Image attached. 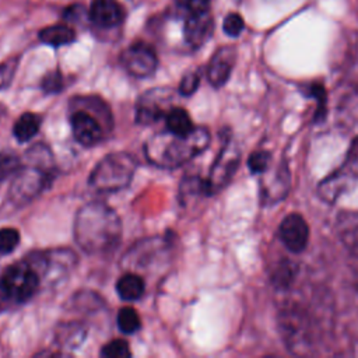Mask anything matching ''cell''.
Segmentation results:
<instances>
[{
	"instance_id": "ffe728a7",
	"label": "cell",
	"mask_w": 358,
	"mask_h": 358,
	"mask_svg": "<svg viewBox=\"0 0 358 358\" xmlns=\"http://www.w3.org/2000/svg\"><path fill=\"white\" fill-rule=\"evenodd\" d=\"M38 36H39L41 42L57 48V46L71 43L76 39V32H74V29H71L67 25L56 24V25L45 27L43 29H41Z\"/></svg>"
},
{
	"instance_id": "d6986e66",
	"label": "cell",
	"mask_w": 358,
	"mask_h": 358,
	"mask_svg": "<svg viewBox=\"0 0 358 358\" xmlns=\"http://www.w3.org/2000/svg\"><path fill=\"white\" fill-rule=\"evenodd\" d=\"M144 291H145V282L136 273H126L116 282V292L123 301H127V302L140 299Z\"/></svg>"
},
{
	"instance_id": "8fae6325",
	"label": "cell",
	"mask_w": 358,
	"mask_h": 358,
	"mask_svg": "<svg viewBox=\"0 0 358 358\" xmlns=\"http://www.w3.org/2000/svg\"><path fill=\"white\" fill-rule=\"evenodd\" d=\"M171 99V94L165 88H155L138 98L136 108V122L141 124H151L165 117L168 103Z\"/></svg>"
},
{
	"instance_id": "1f68e13d",
	"label": "cell",
	"mask_w": 358,
	"mask_h": 358,
	"mask_svg": "<svg viewBox=\"0 0 358 358\" xmlns=\"http://www.w3.org/2000/svg\"><path fill=\"white\" fill-rule=\"evenodd\" d=\"M17 66H18L17 57H13V59H8V60L0 63V90L10 85V83L13 81V77L15 74Z\"/></svg>"
},
{
	"instance_id": "30bf717a",
	"label": "cell",
	"mask_w": 358,
	"mask_h": 358,
	"mask_svg": "<svg viewBox=\"0 0 358 358\" xmlns=\"http://www.w3.org/2000/svg\"><path fill=\"white\" fill-rule=\"evenodd\" d=\"M291 175L285 162L278 164L273 171L267 168L260 180V199L264 204L281 201L289 192Z\"/></svg>"
},
{
	"instance_id": "7402d4cb",
	"label": "cell",
	"mask_w": 358,
	"mask_h": 358,
	"mask_svg": "<svg viewBox=\"0 0 358 358\" xmlns=\"http://www.w3.org/2000/svg\"><path fill=\"white\" fill-rule=\"evenodd\" d=\"M165 122L166 130L178 136H186L196 127L183 108H171L165 115Z\"/></svg>"
},
{
	"instance_id": "4316f807",
	"label": "cell",
	"mask_w": 358,
	"mask_h": 358,
	"mask_svg": "<svg viewBox=\"0 0 358 358\" xmlns=\"http://www.w3.org/2000/svg\"><path fill=\"white\" fill-rule=\"evenodd\" d=\"M21 168L20 158L8 151L0 152V182L11 175H15Z\"/></svg>"
},
{
	"instance_id": "f1b7e54d",
	"label": "cell",
	"mask_w": 358,
	"mask_h": 358,
	"mask_svg": "<svg viewBox=\"0 0 358 358\" xmlns=\"http://www.w3.org/2000/svg\"><path fill=\"white\" fill-rule=\"evenodd\" d=\"M63 85H64V78L59 70H52V71L46 73L41 83V87L46 94L60 92Z\"/></svg>"
},
{
	"instance_id": "83f0119b",
	"label": "cell",
	"mask_w": 358,
	"mask_h": 358,
	"mask_svg": "<svg viewBox=\"0 0 358 358\" xmlns=\"http://www.w3.org/2000/svg\"><path fill=\"white\" fill-rule=\"evenodd\" d=\"M20 243V232L15 228L0 229V256L11 253Z\"/></svg>"
},
{
	"instance_id": "603a6c76",
	"label": "cell",
	"mask_w": 358,
	"mask_h": 358,
	"mask_svg": "<svg viewBox=\"0 0 358 358\" xmlns=\"http://www.w3.org/2000/svg\"><path fill=\"white\" fill-rule=\"evenodd\" d=\"M39 126H41L39 116L32 112H25L14 123V127H13L14 137L20 143H25L38 133Z\"/></svg>"
},
{
	"instance_id": "4fadbf2b",
	"label": "cell",
	"mask_w": 358,
	"mask_h": 358,
	"mask_svg": "<svg viewBox=\"0 0 358 358\" xmlns=\"http://www.w3.org/2000/svg\"><path fill=\"white\" fill-rule=\"evenodd\" d=\"M71 131L77 143L84 147H92L103 138V129L98 119L90 112L80 109L71 115Z\"/></svg>"
},
{
	"instance_id": "3957f363",
	"label": "cell",
	"mask_w": 358,
	"mask_h": 358,
	"mask_svg": "<svg viewBox=\"0 0 358 358\" xmlns=\"http://www.w3.org/2000/svg\"><path fill=\"white\" fill-rule=\"evenodd\" d=\"M210 143L206 127H194L186 136L164 131L152 136L145 143V155L159 168H178L203 152Z\"/></svg>"
},
{
	"instance_id": "9c48e42d",
	"label": "cell",
	"mask_w": 358,
	"mask_h": 358,
	"mask_svg": "<svg viewBox=\"0 0 358 358\" xmlns=\"http://www.w3.org/2000/svg\"><path fill=\"white\" fill-rule=\"evenodd\" d=\"M126 71L137 78H145L157 70L158 57L155 50L144 42H136L126 48L120 56Z\"/></svg>"
},
{
	"instance_id": "52a82bcc",
	"label": "cell",
	"mask_w": 358,
	"mask_h": 358,
	"mask_svg": "<svg viewBox=\"0 0 358 358\" xmlns=\"http://www.w3.org/2000/svg\"><path fill=\"white\" fill-rule=\"evenodd\" d=\"M239 159L241 154L236 144L229 136H225L221 150L208 173V178L204 180V189L207 194L217 193L228 185V182L236 172Z\"/></svg>"
},
{
	"instance_id": "836d02e7",
	"label": "cell",
	"mask_w": 358,
	"mask_h": 358,
	"mask_svg": "<svg viewBox=\"0 0 358 358\" xmlns=\"http://www.w3.org/2000/svg\"><path fill=\"white\" fill-rule=\"evenodd\" d=\"M185 11L189 13H203L210 10V0H176Z\"/></svg>"
},
{
	"instance_id": "5bb4252c",
	"label": "cell",
	"mask_w": 358,
	"mask_h": 358,
	"mask_svg": "<svg viewBox=\"0 0 358 358\" xmlns=\"http://www.w3.org/2000/svg\"><path fill=\"white\" fill-rule=\"evenodd\" d=\"M213 29L214 21L210 10L203 13H189L183 24V38L190 48L197 49L210 39Z\"/></svg>"
},
{
	"instance_id": "2e32d148",
	"label": "cell",
	"mask_w": 358,
	"mask_h": 358,
	"mask_svg": "<svg viewBox=\"0 0 358 358\" xmlns=\"http://www.w3.org/2000/svg\"><path fill=\"white\" fill-rule=\"evenodd\" d=\"M235 63V50L234 48L225 46V48H220L214 56L211 57L208 66H207V78L210 81V84L215 88L222 87L231 73H232V67Z\"/></svg>"
},
{
	"instance_id": "4dcf8cb0",
	"label": "cell",
	"mask_w": 358,
	"mask_h": 358,
	"mask_svg": "<svg viewBox=\"0 0 358 358\" xmlns=\"http://www.w3.org/2000/svg\"><path fill=\"white\" fill-rule=\"evenodd\" d=\"M245 28V22L243 18L238 14V13H229L222 22V29L228 36H238Z\"/></svg>"
},
{
	"instance_id": "cb8c5ba5",
	"label": "cell",
	"mask_w": 358,
	"mask_h": 358,
	"mask_svg": "<svg viewBox=\"0 0 358 358\" xmlns=\"http://www.w3.org/2000/svg\"><path fill=\"white\" fill-rule=\"evenodd\" d=\"M296 266L292 262L284 259L277 264L275 268L271 270V282L278 289H285L289 285H292L294 280L296 278Z\"/></svg>"
},
{
	"instance_id": "484cf974",
	"label": "cell",
	"mask_w": 358,
	"mask_h": 358,
	"mask_svg": "<svg viewBox=\"0 0 358 358\" xmlns=\"http://www.w3.org/2000/svg\"><path fill=\"white\" fill-rule=\"evenodd\" d=\"M101 355L105 358H127L131 355V352L126 340L115 338L102 347Z\"/></svg>"
},
{
	"instance_id": "ba28073f",
	"label": "cell",
	"mask_w": 358,
	"mask_h": 358,
	"mask_svg": "<svg viewBox=\"0 0 358 358\" xmlns=\"http://www.w3.org/2000/svg\"><path fill=\"white\" fill-rule=\"evenodd\" d=\"M49 178V171L39 166H21L11 182L8 199L18 206L29 203L48 186Z\"/></svg>"
},
{
	"instance_id": "5b68a950",
	"label": "cell",
	"mask_w": 358,
	"mask_h": 358,
	"mask_svg": "<svg viewBox=\"0 0 358 358\" xmlns=\"http://www.w3.org/2000/svg\"><path fill=\"white\" fill-rule=\"evenodd\" d=\"M41 274L28 262L13 264L4 270L0 277V292L11 302L22 303L28 301L39 288Z\"/></svg>"
},
{
	"instance_id": "d6a6232c",
	"label": "cell",
	"mask_w": 358,
	"mask_h": 358,
	"mask_svg": "<svg viewBox=\"0 0 358 358\" xmlns=\"http://www.w3.org/2000/svg\"><path fill=\"white\" fill-rule=\"evenodd\" d=\"M200 84V74L197 71H190L183 76L179 84V92L182 95H192Z\"/></svg>"
},
{
	"instance_id": "7c38bea8",
	"label": "cell",
	"mask_w": 358,
	"mask_h": 358,
	"mask_svg": "<svg viewBox=\"0 0 358 358\" xmlns=\"http://www.w3.org/2000/svg\"><path fill=\"white\" fill-rule=\"evenodd\" d=\"M278 236L289 252L301 253L305 250L309 241V227L302 215L292 213L281 221L278 227Z\"/></svg>"
},
{
	"instance_id": "d4e9b609",
	"label": "cell",
	"mask_w": 358,
	"mask_h": 358,
	"mask_svg": "<svg viewBox=\"0 0 358 358\" xmlns=\"http://www.w3.org/2000/svg\"><path fill=\"white\" fill-rule=\"evenodd\" d=\"M117 327L124 334H133L140 329V317L134 308L123 306L116 317Z\"/></svg>"
},
{
	"instance_id": "9a60e30c",
	"label": "cell",
	"mask_w": 358,
	"mask_h": 358,
	"mask_svg": "<svg viewBox=\"0 0 358 358\" xmlns=\"http://www.w3.org/2000/svg\"><path fill=\"white\" fill-rule=\"evenodd\" d=\"M124 8L117 0H92L88 17L99 28H115L124 20Z\"/></svg>"
},
{
	"instance_id": "6da1fadb",
	"label": "cell",
	"mask_w": 358,
	"mask_h": 358,
	"mask_svg": "<svg viewBox=\"0 0 358 358\" xmlns=\"http://www.w3.org/2000/svg\"><path fill=\"white\" fill-rule=\"evenodd\" d=\"M74 238L78 246L91 255L112 250L122 238L117 213L102 201L84 204L74 220Z\"/></svg>"
},
{
	"instance_id": "ac0fdd59",
	"label": "cell",
	"mask_w": 358,
	"mask_h": 358,
	"mask_svg": "<svg viewBox=\"0 0 358 358\" xmlns=\"http://www.w3.org/2000/svg\"><path fill=\"white\" fill-rule=\"evenodd\" d=\"M338 122L343 130L358 138V91L347 95L338 109Z\"/></svg>"
},
{
	"instance_id": "e0dca14e",
	"label": "cell",
	"mask_w": 358,
	"mask_h": 358,
	"mask_svg": "<svg viewBox=\"0 0 358 358\" xmlns=\"http://www.w3.org/2000/svg\"><path fill=\"white\" fill-rule=\"evenodd\" d=\"M336 232L344 248L358 257V211H343L336 220Z\"/></svg>"
},
{
	"instance_id": "7a4b0ae2",
	"label": "cell",
	"mask_w": 358,
	"mask_h": 358,
	"mask_svg": "<svg viewBox=\"0 0 358 358\" xmlns=\"http://www.w3.org/2000/svg\"><path fill=\"white\" fill-rule=\"evenodd\" d=\"M278 323L282 338L289 351L298 355L317 354L324 344V320L312 306L302 301H288L278 313Z\"/></svg>"
},
{
	"instance_id": "f546056e",
	"label": "cell",
	"mask_w": 358,
	"mask_h": 358,
	"mask_svg": "<svg viewBox=\"0 0 358 358\" xmlns=\"http://www.w3.org/2000/svg\"><path fill=\"white\" fill-rule=\"evenodd\" d=\"M248 165L252 173H263L270 166V152L259 150L250 154Z\"/></svg>"
},
{
	"instance_id": "8992f818",
	"label": "cell",
	"mask_w": 358,
	"mask_h": 358,
	"mask_svg": "<svg viewBox=\"0 0 358 358\" xmlns=\"http://www.w3.org/2000/svg\"><path fill=\"white\" fill-rule=\"evenodd\" d=\"M358 182V138H352L344 162L317 186V196L327 203H334L350 192Z\"/></svg>"
},
{
	"instance_id": "277c9868",
	"label": "cell",
	"mask_w": 358,
	"mask_h": 358,
	"mask_svg": "<svg viewBox=\"0 0 358 358\" xmlns=\"http://www.w3.org/2000/svg\"><path fill=\"white\" fill-rule=\"evenodd\" d=\"M137 159L124 151L105 155L92 169L88 183L101 193L119 192L127 187L136 173Z\"/></svg>"
},
{
	"instance_id": "44dd1931",
	"label": "cell",
	"mask_w": 358,
	"mask_h": 358,
	"mask_svg": "<svg viewBox=\"0 0 358 358\" xmlns=\"http://www.w3.org/2000/svg\"><path fill=\"white\" fill-rule=\"evenodd\" d=\"M87 330L81 323L70 322L62 323L56 331V340L60 345L67 348H77L85 338Z\"/></svg>"
}]
</instances>
